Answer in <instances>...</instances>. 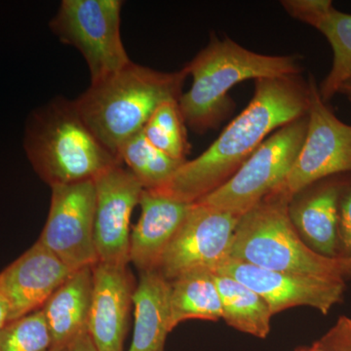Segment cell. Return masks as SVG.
Instances as JSON below:
<instances>
[{
    "label": "cell",
    "instance_id": "6da1fadb",
    "mask_svg": "<svg viewBox=\"0 0 351 351\" xmlns=\"http://www.w3.org/2000/svg\"><path fill=\"white\" fill-rule=\"evenodd\" d=\"M255 82V93L243 112L206 151L186 160L167 184L152 193L196 202L228 182L272 133L308 113V82L301 75Z\"/></svg>",
    "mask_w": 351,
    "mask_h": 351
},
{
    "label": "cell",
    "instance_id": "7a4b0ae2",
    "mask_svg": "<svg viewBox=\"0 0 351 351\" xmlns=\"http://www.w3.org/2000/svg\"><path fill=\"white\" fill-rule=\"evenodd\" d=\"M186 77L184 69L163 73L132 62L110 77L91 83L73 103L95 137L119 159L120 147L144 130L159 106L179 101Z\"/></svg>",
    "mask_w": 351,
    "mask_h": 351
},
{
    "label": "cell",
    "instance_id": "3957f363",
    "mask_svg": "<svg viewBox=\"0 0 351 351\" xmlns=\"http://www.w3.org/2000/svg\"><path fill=\"white\" fill-rule=\"evenodd\" d=\"M193 83L178 101L184 124L202 134L216 128L233 108L228 92L248 80L300 75L297 56H269L225 38L210 43L182 68Z\"/></svg>",
    "mask_w": 351,
    "mask_h": 351
},
{
    "label": "cell",
    "instance_id": "277c9868",
    "mask_svg": "<svg viewBox=\"0 0 351 351\" xmlns=\"http://www.w3.org/2000/svg\"><path fill=\"white\" fill-rule=\"evenodd\" d=\"M24 147L38 177L50 188L95 181L122 165L88 128L73 101L55 98L29 115Z\"/></svg>",
    "mask_w": 351,
    "mask_h": 351
},
{
    "label": "cell",
    "instance_id": "5b68a950",
    "mask_svg": "<svg viewBox=\"0 0 351 351\" xmlns=\"http://www.w3.org/2000/svg\"><path fill=\"white\" fill-rule=\"evenodd\" d=\"M292 198L281 186L240 217L230 258L274 271L343 278L339 257L320 255L295 230L289 215Z\"/></svg>",
    "mask_w": 351,
    "mask_h": 351
},
{
    "label": "cell",
    "instance_id": "8992f818",
    "mask_svg": "<svg viewBox=\"0 0 351 351\" xmlns=\"http://www.w3.org/2000/svg\"><path fill=\"white\" fill-rule=\"evenodd\" d=\"M307 124L306 115L272 133L228 182L196 202L239 217L250 211L285 182L304 144Z\"/></svg>",
    "mask_w": 351,
    "mask_h": 351
},
{
    "label": "cell",
    "instance_id": "52a82bcc",
    "mask_svg": "<svg viewBox=\"0 0 351 351\" xmlns=\"http://www.w3.org/2000/svg\"><path fill=\"white\" fill-rule=\"evenodd\" d=\"M121 0H63L50 22L62 43L76 48L100 82L132 63L120 34Z\"/></svg>",
    "mask_w": 351,
    "mask_h": 351
},
{
    "label": "cell",
    "instance_id": "ba28073f",
    "mask_svg": "<svg viewBox=\"0 0 351 351\" xmlns=\"http://www.w3.org/2000/svg\"><path fill=\"white\" fill-rule=\"evenodd\" d=\"M309 110L306 138L282 188L294 197L332 176L351 172V126L343 123L321 99L313 75L308 76Z\"/></svg>",
    "mask_w": 351,
    "mask_h": 351
},
{
    "label": "cell",
    "instance_id": "9c48e42d",
    "mask_svg": "<svg viewBox=\"0 0 351 351\" xmlns=\"http://www.w3.org/2000/svg\"><path fill=\"white\" fill-rule=\"evenodd\" d=\"M240 217L195 202L156 271L172 282L195 271L216 272L230 258Z\"/></svg>",
    "mask_w": 351,
    "mask_h": 351
},
{
    "label": "cell",
    "instance_id": "30bf717a",
    "mask_svg": "<svg viewBox=\"0 0 351 351\" xmlns=\"http://www.w3.org/2000/svg\"><path fill=\"white\" fill-rule=\"evenodd\" d=\"M49 214L38 241L76 271L98 263L94 242V181L51 188Z\"/></svg>",
    "mask_w": 351,
    "mask_h": 351
},
{
    "label": "cell",
    "instance_id": "8fae6325",
    "mask_svg": "<svg viewBox=\"0 0 351 351\" xmlns=\"http://www.w3.org/2000/svg\"><path fill=\"white\" fill-rule=\"evenodd\" d=\"M215 274H225L255 291L267 302L272 314L306 306L328 314L341 301L343 278H326L274 271L228 258Z\"/></svg>",
    "mask_w": 351,
    "mask_h": 351
},
{
    "label": "cell",
    "instance_id": "7c38bea8",
    "mask_svg": "<svg viewBox=\"0 0 351 351\" xmlns=\"http://www.w3.org/2000/svg\"><path fill=\"white\" fill-rule=\"evenodd\" d=\"M94 182V242L98 262L128 265L131 215L144 188L123 165L108 170Z\"/></svg>",
    "mask_w": 351,
    "mask_h": 351
},
{
    "label": "cell",
    "instance_id": "4fadbf2b",
    "mask_svg": "<svg viewBox=\"0 0 351 351\" xmlns=\"http://www.w3.org/2000/svg\"><path fill=\"white\" fill-rule=\"evenodd\" d=\"M73 272L36 241L0 272V291L8 306V322L43 308Z\"/></svg>",
    "mask_w": 351,
    "mask_h": 351
},
{
    "label": "cell",
    "instance_id": "5bb4252c",
    "mask_svg": "<svg viewBox=\"0 0 351 351\" xmlns=\"http://www.w3.org/2000/svg\"><path fill=\"white\" fill-rule=\"evenodd\" d=\"M92 270L88 334L98 351H123L135 279L128 265L98 262Z\"/></svg>",
    "mask_w": 351,
    "mask_h": 351
},
{
    "label": "cell",
    "instance_id": "9a60e30c",
    "mask_svg": "<svg viewBox=\"0 0 351 351\" xmlns=\"http://www.w3.org/2000/svg\"><path fill=\"white\" fill-rule=\"evenodd\" d=\"M138 205L142 212L131 232L129 262L141 274L157 269L193 203L180 202L144 189Z\"/></svg>",
    "mask_w": 351,
    "mask_h": 351
},
{
    "label": "cell",
    "instance_id": "2e32d148",
    "mask_svg": "<svg viewBox=\"0 0 351 351\" xmlns=\"http://www.w3.org/2000/svg\"><path fill=\"white\" fill-rule=\"evenodd\" d=\"M341 184L328 181L294 196L289 215L295 230L307 246L325 257L337 258L339 242V208Z\"/></svg>",
    "mask_w": 351,
    "mask_h": 351
},
{
    "label": "cell",
    "instance_id": "e0dca14e",
    "mask_svg": "<svg viewBox=\"0 0 351 351\" xmlns=\"http://www.w3.org/2000/svg\"><path fill=\"white\" fill-rule=\"evenodd\" d=\"M170 282L156 270L141 272L133 295L135 324L128 351H165L170 327Z\"/></svg>",
    "mask_w": 351,
    "mask_h": 351
},
{
    "label": "cell",
    "instance_id": "ac0fdd59",
    "mask_svg": "<svg viewBox=\"0 0 351 351\" xmlns=\"http://www.w3.org/2000/svg\"><path fill=\"white\" fill-rule=\"evenodd\" d=\"M93 267L76 270L43 307L53 346L71 343L87 331L93 289Z\"/></svg>",
    "mask_w": 351,
    "mask_h": 351
},
{
    "label": "cell",
    "instance_id": "d6986e66",
    "mask_svg": "<svg viewBox=\"0 0 351 351\" xmlns=\"http://www.w3.org/2000/svg\"><path fill=\"white\" fill-rule=\"evenodd\" d=\"M169 306L172 331L184 321L223 318L214 272H191L170 282Z\"/></svg>",
    "mask_w": 351,
    "mask_h": 351
},
{
    "label": "cell",
    "instance_id": "ffe728a7",
    "mask_svg": "<svg viewBox=\"0 0 351 351\" xmlns=\"http://www.w3.org/2000/svg\"><path fill=\"white\" fill-rule=\"evenodd\" d=\"M214 279L221 297L223 319L245 334L267 338L274 315L267 302L232 277L214 272Z\"/></svg>",
    "mask_w": 351,
    "mask_h": 351
},
{
    "label": "cell",
    "instance_id": "44dd1931",
    "mask_svg": "<svg viewBox=\"0 0 351 351\" xmlns=\"http://www.w3.org/2000/svg\"><path fill=\"white\" fill-rule=\"evenodd\" d=\"M119 158L143 188L149 191L167 184L186 161L176 160L157 149L145 138L143 131L124 143L120 147Z\"/></svg>",
    "mask_w": 351,
    "mask_h": 351
},
{
    "label": "cell",
    "instance_id": "7402d4cb",
    "mask_svg": "<svg viewBox=\"0 0 351 351\" xmlns=\"http://www.w3.org/2000/svg\"><path fill=\"white\" fill-rule=\"evenodd\" d=\"M317 31L326 38L334 54L331 71L318 85L321 99L327 104L351 77V14L334 7Z\"/></svg>",
    "mask_w": 351,
    "mask_h": 351
},
{
    "label": "cell",
    "instance_id": "603a6c76",
    "mask_svg": "<svg viewBox=\"0 0 351 351\" xmlns=\"http://www.w3.org/2000/svg\"><path fill=\"white\" fill-rule=\"evenodd\" d=\"M143 134L157 149L176 160L186 161L188 134L177 101H165L145 124Z\"/></svg>",
    "mask_w": 351,
    "mask_h": 351
},
{
    "label": "cell",
    "instance_id": "cb8c5ba5",
    "mask_svg": "<svg viewBox=\"0 0 351 351\" xmlns=\"http://www.w3.org/2000/svg\"><path fill=\"white\" fill-rule=\"evenodd\" d=\"M52 348L43 309L11 321L0 330V351H50Z\"/></svg>",
    "mask_w": 351,
    "mask_h": 351
},
{
    "label": "cell",
    "instance_id": "d4e9b609",
    "mask_svg": "<svg viewBox=\"0 0 351 351\" xmlns=\"http://www.w3.org/2000/svg\"><path fill=\"white\" fill-rule=\"evenodd\" d=\"M281 5L291 17L316 29L334 8L331 0H283Z\"/></svg>",
    "mask_w": 351,
    "mask_h": 351
},
{
    "label": "cell",
    "instance_id": "484cf974",
    "mask_svg": "<svg viewBox=\"0 0 351 351\" xmlns=\"http://www.w3.org/2000/svg\"><path fill=\"white\" fill-rule=\"evenodd\" d=\"M318 343L327 351H351L350 318L341 316Z\"/></svg>",
    "mask_w": 351,
    "mask_h": 351
},
{
    "label": "cell",
    "instance_id": "4316f807",
    "mask_svg": "<svg viewBox=\"0 0 351 351\" xmlns=\"http://www.w3.org/2000/svg\"><path fill=\"white\" fill-rule=\"evenodd\" d=\"M339 239L346 254L341 257H351V186L343 191L339 201Z\"/></svg>",
    "mask_w": 351,
    "mask_h": 351
},
{
    "label": "cell",
    "instance_id": "83f0119b",
    "mask_svg": "<svg viewBox=\"0 0 351 351\" xmlns=\"http://www.w3.org/2000/svg\"><path fill=\"white\" fill-rule=\"evenodd\" d=\"M68 351H98L88 331L80 332L69 346Z\"/></svg>",
    "mask_w": 351,
    "mask_h": 351
},
{
    "label": "cell",
    "instance_id": "f1b7e54d",
    "mask_svg": "<svg viewBox=\"0 0 351 351\" xmlns=\"http://www.w3.org/2000/svg\"><path fill=\"white\" fill-rule=\"evenodd\" d=\"M9 311L5 298L0 291V330L8 323Z\"/></svg>",
    "mask_w": 351,
    "mask_h": 351
},
{
    "label": "cell",
    "instance_id": "f546056e",
    "mask_svg": "<svg viewBox=\"0 0 351 351\" xmlns=\"http://www.w3.org/2000/svg\"><path fill=\"white\" fill-rule=\"evenodd\" d=\"M341 261V270H343V276H351V257H339Z\"/></svg>",
    "mask_w": 351,
    "mask_h": 351
},
{
    "label": "cell",
    "instance_id": "4dcf8cb0",
    "mask_svg": "<svg viewBox=\"0 0 351 351\" xmlns=\"http://www.w3.org/2000/svg\"><path fill=\"white\" fill-rule=\"evenodd\" d=\"M339 93L345 95L348 100L351 101V77L341 87Z\"/></svg>",
    "mask_w": 351,
    "mask_h": 351
},
{
    "label": "cell",
    "instance_id": "1f68e13d",
    "mask_svg": "<svg viewBox=\"0 0 351 351\" xmlns=\"http://www.w3.org/2000/svg\"><path fill=\"white\" fill-rule=\"evenodd\" d=\"M295 351H327L325 350L324 348H323L322 346L319 345V343L318 341H316L314 345L311 346H306V348H298V350H295Z\"/></svg>",
    "mask_w": 351,
    "mask_h": 351
},
{
    "label": "cell",
    "instance_id": "d6a6232c",
    "mask_svg": "<svg viewBox=\"0 0 351 351\" xmlns=\"http://www.w3.org/2000/svg\"><path fill=\"white\" fill-rule=\"evenodd\" d=\"M69 343H66V345L53 346V348H51L50 351H68Z\"/></svg>",
    "mask_w": 351,
    "mask_h": 351
}]
</instances>
